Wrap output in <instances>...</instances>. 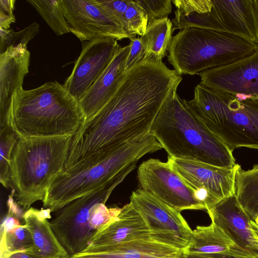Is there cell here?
Wrapping results in <instances>:
<instances>
[{
  "label": "cell",
  "instance_id": "15",
  "mask_svg": "<svg viewBox=\"0 0 258 258\" xmlns=\"http://www.w3.org/2000/svg\"><path fill=\"white\" fill-rule=\"evenodd\" d=\"M207 212L212 223L240 247L258 258V227L241 206L235 194L222 200Z\"/></svg>",
  "mask_w": 258,
  "mask_h": 258
},
{
  "label": "cell",
  "instance_id": "10",
  "mask_svg": "<svg viewBox=\"0 0 258 258\" xmlns=\"http://www.w3.org/2000/svg\"><path fill=\"white\" fill-rule=\"evenodd\" d=\"M130 203L145 220L153 240L179 250L187 247L192 230L180 212L141 188L133 191Z\"/></svg>",
  "mask_w": 258,
  "mask_h": 258
},
{
  "label": "cell",
  "instance_id": "28",
  "mask_svg": "<svg viewBox=\"0 0 258 258\" xmlns=\"http://www.w3.org/2000/svg\"><path fill=\"white\" fill-rule=\"evenodd\" d=\"M126 31L133 37L137 35L144 36L148 23L145 11L136 0H128L125 12Z\"/></svg>",
  "mask_w": 258,
  "mask_h": 258
},
{
  "label": "cell",
  "instance_id": "35",
  "mask_svg": "<svg viewBox=\"0 0 258 258\" xmlns=\"http://www.w3.org/2000/svg\"><path fill=\"white\" fill-rule=\"evenodd\" d=\"M176 258H232L221 254H196L190 253L184 251Z\"/></svg>",
  "mask_w": 258,
  "mask_h": 258
},
{
  "label": "cell",
  "instance_id": "36",
  "mask_svg": "<svg viewBox=\"0 0 258 258\" xmlns=\"http://www.w3.org/2000/svg\"><path fill=\"white\" fill-rule=\"evenodd\" d=\"M4 258H39L29 251H19L11 253Z\"/></svg>",
  "mask_w": 258,
  "mask_h": 258
},
{
  "label": "cell",
  "instance_id": "38",
  "mask_svg": "<svg viewBox=\"0 0 258 258\" xmlns=\"http://www.w3.org/2000/svg\"><path fill=\"white\" fill-rule=\"evenodd\" d=\"M254 222H255V223L256 224V225H257V226L258 227V217H257L256 218V219L254 220Z\"/></svg>",
  "mask_w": 258,
  "mask_h": 258
},
{
  "label": "cell",
  "instance_id": "11",
  "mask_svg": "<svg viewBox=\"0 0 258 258\" xmlns=\"http://www.w3.org/2000/svg\"><path fill=\"white\" fill-rule=\"evenodd\" d=\"M137 178L141 189L178 212L205 210L196 199L194 191L167 161L153 158L144 161L138 169Z\"/></svg>",
  "mask_w": 258,
  "mask_h": 258
},
{
  "label": "cell",
  "instance_id": "34",
  "mask_svg": "<svg viewBox=\"0 0 258 258\" xmlns=\"http://www.w3.org/2000/svg\"><path fill=\"white\" fill-rule=\"evenodd\" d=\"M16 1L0 0V28L9 30L10 25L16 22L13 14Z\"/></svg>",
  "mask_w": 258,
  "mask_h": 258
},
{
  "label": "cell",
  "instance_id": "2",
  "mask_svg": "<svg viewBox=\"0 0 258 258\" xmlns=\"http://www.w3.org/2000/svg\"><path fill=\"white\" fill-rule=\"evenodd\" d=\"M85 118L79 104L56 81L21 89L14 95L9 125L20 138L73 136Z\"/></svg>",
  "mask_w": 258,
  "mask_h": 258
},
{
  "label": "cell",
  "instance_id": "32",
  "mask_svg": "<svg viewBox=\"0 0 258 258\" xmlns=\"http://www.w3.org/2000/svg\"><path fill=\"white\" fill-rule=\"evenodd\" d=\"M172 3L177 8L174 13L181 15L208 13L213 7L212 0H173Z\"/></svg>",
  "mask_w": 258,
  "mask_h": 258
},
{
  "label": "cell",
  "instance_id": "37",
  "mask_svg": "<svg viewBox=\"0 0 258 258\" xmlns=\"http://www.w3.org/2000/svg\"><path fill=\"white\" fill-rule=\"evenodd\" d=\"M252 2L254 11L258 22V0H252Z\"/></svg>",
  "mask_w": 258,
  "mask_h": 258
},
{
  "label": "cell",
  "instance_id": "18",
  "mask_svg": "<svg viewBox=\"0 0 258 258\" xmlns=\"http://www.w3.org/2000/svg\"><path fill=\"white\" fill-rule=\"evenodd\" d=\"M150 238V232L145 220L130 202L122 207L117 216L95 234L87 248Z\"/></svg>",
  "mask_w": 258,
  "mask_h": 258
},
{
  "label": "cell",
  "instance_id": "1",
  "mask_svg": "<svg viewBox=\"0 0 258 258\" xmlns=\"http://www.w3.org/2000/svg\"><path fill=\"white\" fill-rule=\"evenodd\" d=\"M182 79L174 70L151 58L135 65L109 101L73 136L64 171L94 165L149 133L163 103Z\"/></svg>",
  "mask_w": 258,
  "mask_h": 258
},
{
  "label": "cell",
  "instance_id": "9",
  "mask_svg": "<svg viewBox=\"0 0 258 258\" xmlns=\"http://www.w3.org/2000/svg\"><path fill=\"white\" fill-rule=\"evenodd\" d=\"M167 162L194 192L207 211L235 194V177L239 165L222 167L195 160L168 156Z\"/></svg>",
  "mask_w": 258,
  "mask_h": 258
},
{
  "label": "cell",
  "instance_id": "31",
  "mask_svg": "<svg viewBox=\"0 0 258 258\" xmlns=\"http://www.w3.org/2000/svg\"><path fill=\"white\" fill-rule=\"evenodd\" d=\"M94 1L115 19L127 32L125 15L128 0H94Z\"/></svg>",
  "mask_w": 258,
  "mask_h": 258
},
{
  "label": "cell",
  "instance_id": "14",
  "mask_svg": "<svg viewBox=\"0 0 258 258\" xmlns=\"http://www.w3.org/2000/svg\"><path fill=\"white\" fill-rule=\"evenodd\" d=\"M200 84L233 95L258 98V51L231 63L198 74Z\"/></svg>",
  "mask_w": 258,
  "mask_h": 258
},
{
  "label": "cell",
  "instance_id": "13",
  "mask_svg": "<svg viewBox=\"0 0 258 258\" xmlns=\"http://www.w3.org/2000/svg\"><path fill=\"white\" fill-rule=\"evenodd\" d=\"M82 50L63 86L79 102L121 47L117 40L101 37L83 41Z\"/></svg>",
  "mask_w": 258,
  "mask_h": 258
},
{
  "label": "cell",
  "instance_id": "23",
  "mask_svg": "<svg viewBox=\"0 0 258 258\" xmlns=\"http://www.w3.org/2000/svg\"><path fill=\"white\" fill-rule=\"evenodd\" d=\"M173 31V23L168 17L148 21L146 33L142 36L146 45L144 58L162 61L167 55Z\"/></svg>",
  "mask_w": 258,
  "mask_h": 258
},
{
  "label": "cell",
  "instance_id": "26",
  "mask_svg": "<svg viewBox=\"0 0 258 258\" xmlns=\"http://www.w3.org/2000/svg\"><path fill=\"white\" fill-rule=\"evenodd\" d=\"M33 242L24 225L1 233V258L19 251H31Z\"/></svg>",
  "mask_w": 258,
  "mask_h": 258
},
{
  "label": "cell",
  "instance_id": "4",
  "mask_svg": "<svg viewBox=\"0 0 258 258\" xmlns=\"http://www.w3.org/2000/svg\"><path fill=\"white\" fill-rule=\"evenodd\" d=\"M162 149L149 133L123 144L94 165L77 171H63L47 189L42 201L43 207L56 212L78 198L111 184H119L141 158Z\"/></svg>",
  "mask_w": 258,
  "mask_h": 258
},
{
  "label": "cell",
  "instance_id": "21",
  "mask_svg": "<svg viewBox=\"0 0 258 258\" xmlns=\"http://www.w3.org/2000/svg\"><path fill=\"white\" fill-rule=\"evenodd\" d=\"M51 211L30 208L23 215L24 225L30 232L33 247L30 252L39 258H68L69 255L54 234L49 222Z\"/></svg>",
  "mask_w": 258,
  "mask_h": 258
},
{
  "label": "cell",
  "instance_id": "16",
  "mask_svg": "<svg viewBox=\"0 0 258 258\" xmlns=\"http://www.w3.org/2000/svg\"><path fill=\"white\" fill-rule=\"evenodd\" d=\"M30 53L27 45L11 46L0 54V128L9 125L13 99L22 88L29 73Z\"/></svg>",
  "mask_w": 258,
  "mask_h": 258
},
{
  "label": "cell",
  "instance_id": "19",
  "mask_svg": "<svg viewBox=\"0 0 258 258\" xmlns=\"http://www.w3.org/2000/svg\"><path fill=\"white\" fill-rule=\"evenodd\" d=\"M182 252L150 238L86 248L75 254L83 258H176Z\"/></svg>",
  "mask_w": 258,
  "mask_h": 258
},
{
  "label": "cell",
  "instance_id": "17",
  "mask_svg": "<svg viewBox=\"0 0 258 258\" xmlns=\"http://www.w3.org/2000/svg\"><path fill=\"white\" fill-rule=\"evenodd\" d=\"M130 49L129 44L118 49L107 68L80 100L85 119L96 113L121 85L126 74L125 64Z\"/></svg>",
  "mask_w": 258,
  "mask_h": 258
},
{
  "label": "cell",
  "instance_id": "33",
  "mask_svg": "<svg viewBox=\"0 0 258 258\" xmlns=\"http://www.w3.org/2000/svg\"><path fill=\"white\" fill-rule=\"evenodd\" d=\"M129 45L130 49L125 64L126 73L144 59L146 54V45L142 36L131 39Z\"/></svg>",
  "mask_w": 258,
  "mask_h": 258
},
{
  "label": "cell",
  "instance_id": "25",
  "mask_svg": "<svg viewBox=\"0 0 258 258\" xmlns=\"http://www.w3.org/2000/svg\"><path fill=\"white\" fill-rule=\"evenodd\" d=\"M27 2L36 10L56 34L61 35L71 32L61 0H30Z\"/></svg>",
  "mask_w": 258,
  "mask_h": 258
},
{
  "label": "cell",
  "instance_id": "29",
  "mask_svg": "<svg viewBox=\"0 0 258 258\" xmlns=\"http://www.w3.org/2000/svg\"><path fill=\"white\" fill-rule=\"evenodd\" d=\"M39 25L34 22L21 31L15 32L13 29L5 30L0 28L1 53L5 52L9 47L19 45H27L31 39L39 31Z\"/></svg>",
  "mask_w": 258,
  "mask_h": 258
},
{
  "label": "cell",
  "instance_id": "6",
  "mask_svg": "<svg viewBox=\"0 0 258 258\" xmlns=\"http://www.w3.org/2000/svg\"><path fill=\"white\" fill-rule=\"evenodd\" d=\"M73 136L19 138L10 168L14 200L22 210L43 201L54 179L64 171Z\"/></svg>",
  "mask_w": 258,
  "mask_h": 258
},
{
  "label": "cell",
  "instance_id": "20",
  "mask_svg": "<svg viewBox=\"0 0 258 258\" xmlns=\"http://www.w3.org/2000/svg\"><path fill=\"white\" fill-rule=\"evenodd\" d=\"M213 8L226 32L258 44V22L252 0H212Z\"/></svg>",
  "mask_w": 258,
  "mask_h": 258
},
{
  "label": "cell",
  "instance_id": "22",
  "mask_svg": "<svg viewBox=\"0 0 258 258\" xmlns=\"http://www.w3.org/2000/svg\"><path fill=\"white\" fill-rule=\"evenodd\" d=\"M184 251L196 254H218L233 258H256L240 247L219 226L212 223L192 230Z\"/></svg>",
  "mask_w": 258,
  "mask_h": 258
},
{
  "label": "cell",
  "instance_id": "27",
  "mask_svg": "<svg viewBox=\"0 0 258 258\" xmlns=\"http://www.w3.org/2000/svg\"><path fill=\"white\" fill-rule=\"evenodd\" d=\"M0 181L7 187L10 182V168L14 148L19 139L10 126L0 128Z\"/></svg>",
  "mask_w": 258,
  "mask_h": 258
},
{
  "label": "cell",
  "instance_id": "3",
  "mask_svg": "<svg viewBox=\"0 0 258 258\" xmlns=\"http://www.w3.org/2000/svg\"><path fill=\"white\" fill-rule=\"evenodd\" d=\"M173 90L163 103L150 133L168 157L231 168L235 159L228 147L188 109Z\"/></svg>",
  "mask_w": 258,
  "mask_h": 258
},
{
  "label": "cell",
  "instance_id": "7",
  "mask_svg": "<svg viewBox=\"0 0 258 258\" xmlns=\"http://www.w3.org/2000/svg\"><path fill=\"white\" fill-rule=\"evenodd\" d=\"M257 51V44L232 34L187 27L173 36L167 56L178 75H194L231 63Z\"/></svg>",
  "mask_w": 258,
  "mask_h": 258
},
{
  "label": "cell",
  "instance_id": "30",
  "mask_svg": "<svg viewBox=\"0 0 258 258\" xmlns=\"http://www.w3.org/2000/svg\"><path fill=\"white\" fill-rule=\"evenodd\" d=\"M147 15L148 21L168 17L171 13V0H136Z\"/></svg>",
  "mask_w": 258,
  "mask_h": 258
},
{
  "label": "cell",
  "instance_id": "5",
  "mask_svg": "<svg viewBox=\"0 0 258 258\" xmlns=\"http://www.w3.org/2000/svg\"><path fill=\"white\" fill-rule=\"evenodd\" d=\"M192 114L232 151L258 150V98L233 95L199 84L192 100L182 99Z\"/></svg>",
  "mask_w": 258,
  "mask_h": 258
},
{
  "label": "cell",
  "instance_id": "24",
  "mask_svg": "<svg viewBox=\"0 0 258 258\" xmlns=\"http://www.w3.org/2000/svg\"><path fill=\"white\" fill-rule=\"evenodd\" d=\"M235 191L241 206L254 221L258 217V164L247 170L239 166L235 177Z\"/></svg>",
  "mask_w": 258,
  "mask_h": 258
},
{
  "label": "cell",
  "instance_id": "8",
  "mask_svg": "<svg viewBox=\"0 0 258 258\" xmlns=\"http://www.w3.org/2000/svg\"><path fill=\"white\" fill-rule=\"evenodd\" d=\"M117 185H108L72 201L49 221L69 256L83 251L95 234L120 213L122 208H108L105 205Z\"/></svg>",
  "mask_w": 258,
  "mask_h": 258
},
{
  "label": "cell",
  "instance_id": "12",
  "mask_svg": "<svg viewBox=\"0 0 258 258\" xmlns=\"http://www.w3.org/2000/svg\"><path fill=\"white\" fill-rule=\"evenodd\" d=\"M70 32L82 42L101 37L134 38L94 0H61Z\"/></svg>",
  "mask_w": 258,
  "mask_h": 258
}]
</instances>
